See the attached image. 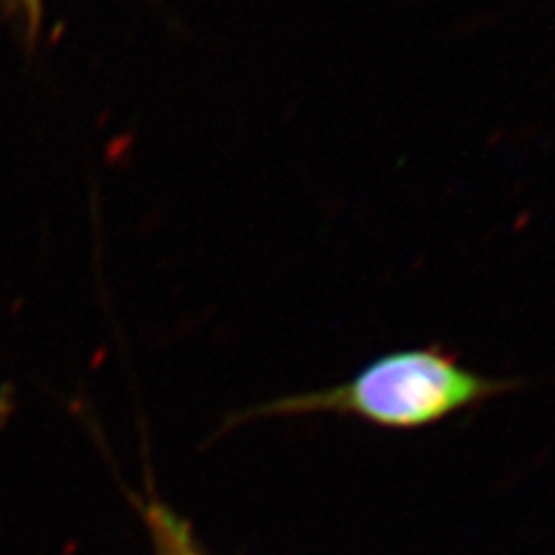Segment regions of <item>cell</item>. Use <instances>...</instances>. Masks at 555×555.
Returning a JSON list of instances; mask_svg holds the SVG:
<instances>
[{"mask_svg": "<svg viewBox=\"0 0 555 555\" xmlns=\"http://www.w3.org/2000/svg\"><path fill=\"white\" fill-rule=\"evenodd\" d=\"M502 387V382L467 371L440 347H414L375 359L345 385L281 398L264 412H340L377 426L420 428L475 405Z\"/></svg>", "mask_w": 555, "mask_h": 555, "instance_id": "1", "label": "cell"}, {"mask_svg": "<svg viewBox=\"0 0 555 555\" xmlns=\"http://www.w3.org/2000/svg\"><path fill=\"white\" fill-rule=\"evenodd\" d=\"M130 498L151 534L155 555H206L199 548L188 520L167 507L158 495L130 493Z\"/></svg>", "mask_w": 555, "mask_h": 555, "instance_id": "2", "label": "cell"}, {"mask_svg": "<svg viewBox=\"0 0 555 555\" xmlns=\"http://www.w3.org/2000/svg\"><path fill=\"white\" fill-rule=\"evenodd\" d=\"M16 3L22 5V10H24V14H26V20L30 22V26H38L42 0H16Z\"/></svg>", "mask_w": 555, "mask_h": 555, "instance_id": "3", "label": "cell"}]
</instances>
